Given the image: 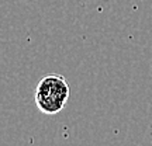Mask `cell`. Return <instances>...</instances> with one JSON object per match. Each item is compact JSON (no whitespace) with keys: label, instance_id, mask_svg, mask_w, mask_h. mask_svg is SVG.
I'll return each mask as SVG.
<instances>
[{"label":"cell","instance_id":"1","mask_svg":"<svg viewBox=\"0 0 152 146\" xmlns=\"http://www.w3.org/2000/svg\"><path fill=\"white\" fill-rule=\"evenodd\" d=\"M71 96V89L62 75H47L35 87L34 100L38 110L54 115L64 110Z\"/></svg>","mask_w":152,"mask_h":146}]
</instances>
